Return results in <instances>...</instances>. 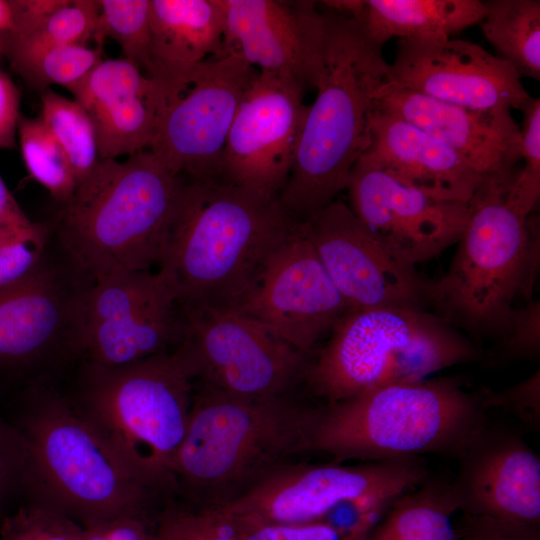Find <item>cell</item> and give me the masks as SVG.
Masks as SVG:
<instances>
[{
  "label": "cell",
  "instance_id": "obj_1",
  "mask_svg": "<svg viewBox=\"0 0 540 540\" xmlns=\"http://www.w3.org/2000/svg\"><path fill=\"white\" fill-rule=\"evenodd\" d=\"M296 223L278 198L220 178L181 180L157 271L180 311L230 308Z\"/></svg>",
  "mask_w": 540,
  "mask_h": 540
},
{
  "label": "cell",
  "instance_id": "obj_2",
  "mask_svg": "<svg viewBox=\"0 0 540 540\" xmlns=\"http://www.w3.org/2000/svg\"><path fill=\"white\" fill-rule=\"evenodd\" d=\"M320 66L295 159L279 202L304 222L346 189L351 170L369 142L375 102L388 81L382 47L349 17L322 10Z\"/></svg>",
  "mask_w": 540,
  "mask_h": 540
},
{
  "label": "cell",
  "instance_id": "obj_3",
  "mask_svg": "<svg viewBox=\"0 0 540 540\" xmlns=\"http://www.w3.org/2000/svg\"><path fill=\"white\" fill-rule=\"evenodd\" d=\"M312 407L290 394L244 397L195 382L173 475L192 509H218L245 495L292 456L307 452Z\"/></svg>",
  "mask_w": 540,
  "mask_h": 540
},
{
  "label": "cell",
  "instance_id": "obj_4",
  "mask_svg": "<svg viewBox=\"0 0 540 540\" xmlns=\"http://www.w3.org/2000/svg\"><path fill=\"white\" fill-rule=\"evenodd\" d=\"M487 422L479 393L457 377L397 383L312 407L306 451L335 463L456 459Z\"/></svg>",
  "mask_w": 540,
  "mask_h": 540
},
{
  "label": "cell",
  "instance_id": "obj_5",
  "mask_svg": "<svg viewBox=\"0 0 540 540\" xmlns=\"http://www.w3.org/2000/svg\"><path fill=\"white\" fill-rule=\"evenodd\" d=\"M181 178L149 150L100 160L60 205L53 232L64 255L93 280L158 267Z\"/></svg>",
  "mask_w": 540,
  "mask_h": 540
},
{
  "label": "cell",
  "instance_id": "obj_6",
  "mask_svg": "<svg viewBox=\"0 0 540 540\" xmlns=\"http://www.w3.org/2000/svg\"><path fill=\"white\" fill-rule=\"evenodd\" d=\"M75 407L146 487L177 494L173 463L185 437L196 376L180 347L132 364L87 363Z\"/></svg>",
  "mask_w": 540,
  "mask_h": 540
},
{
  "label": "cell",
  "instance_id": "obj_7",
  "mask_svg": "<svg viewBox=\"0 0 540 540\" xmlns=\"http://www.w3.org/2000/svg\"><path fill=\"white\" fill-rule=\"evenodd\" d=\"M329 333L303 376L309 392L323 403L427 379L437 371L483 357L453 325L424 309L347 310Z\"/></svg>",
  "mask_w": 540,
  "mask_h": 540
},
{
  "label": "cell",
  "instance_id": "obj_8",
  "mask_svg": "<svg viewBox=\"0 0 540 540\" xmlns=\"http://www.w3.org/2000/svg\"><path fill=\"white\" fill-rule=\"evenodd\" d=\"M17 429L25 451L22 483L36 502L83 528L121 516L148 518L158 494L137 480L75 406L39 396Z\"/></svg>",
  "mask_w": 540,
  "mask_h": 540
},
{
  "label": "cell",
  "instance_id": "obj_9",
  "mask_svg": "<svg viewBox=\"0 0 540 540\" xmlns=\"http://www.w3.org/2000/svg\"><path fill=\"white\" fill-rule=\"evenodd\" d=\"M510 182L489 184L476 196L447 273L427 282V300L440 317L473 333L502 336L514 301L530 300L535 283L539 228L532 214L507 203Z\"/></svg>",
  "mask_w": 540,
  "mask_h": 540
},
{
  "label": "cell",
  "instance_id": "obj_10",
  "mask_svg": "<svg viewBox=\"0 0 540 540\" xmlns=\"http://www.w3.org/2000/svg\"><path fill=\"white\" fill-rule=\"evenodd\" d=\"M258 72L230 51L152 78L158 88V111L148 149L175 176L218 177L232 122Z\"/></svg>",
  "mask_w": 540,
  "mask_h": 540
},
{
  "label": "cell",
  "instance_id": "obj_11",
  "mask_svg": "<svg viewBox=\"0 0 540 540\" xmlns=\"http://www.w3.org/2000/svg\"><path fill=\"white\" fill-rule=\"evenodd\" d=\"M429 476L423 457L355 465L289 462L217 510L237 523H310L324 520L344 503L367 498L396 499Z\"/></svg>",
  "mask_w": 540,
  "mask_h": 540
},
{
  "label": "cell",
  "instance_id": "obj_12",
  "mask_svg": "<svg viewBox=\"0 0 540 540\" xmlns=\"http://www.w3.org/2000/svg\"><path fill=\"white\" fill-rule=\"evenodd\" d=\"M178 346L196 380L229 394L273 397L303 379L308 355L265 324L229 307L180 311Z\"/></svg>",
  "mask_w": 540,
  "mask_h": 540
},
{
  "label": "cell",
  "instance_id": "obj_13",
  "mask_svg": "<svg viewBox=\"0 0 540 540\" xmlns=\"http://www.w3.org/2000/svg\"><path fill=\"white\" fill-rule=\"evenodd\" d=\"M181 314L159 271L113 273L88 292L80 354L87 363L119 367L176 348Z\"/></svg>",
  "mask_w": 540,
  "mask_h": 540
},
{
  "label": "cell",
  "instance_id": "obj_14",
  "mask_svg": "<svg viewBox=\"0 0 540 540\" xmlns=\"http://www.w3.org/2000/svg\"><path fill=\"white\" fill-rule=\"evenodd\" d=\"M304 88L289 76L258 72L232 122L217 178L265 199L279 197L308 109Z\"/></svg>",
  "mask_w": 540,
  "mask_h": 540
},
{
  "label": "cell",
  "instance_id": "obj_15",
  "mask_svg": "<svg viewBox=\"0 0 540 540\" xmlns=\"http://www.w3.org/2000/svg\"><path fill=\"white\" fill-rule=\"evenodd\" d=\"M230 308L270 327L308 356L348 310L302 222L272 250Z\"/></svg>",
  "mask_w": 540,
  "mask_h": 540
},
{
  "label": "cell",
  "instance_id": "obj_16",
  "mask_svg": "<svg viewBox=\"0 0 540 540\" xmlns=\"http://www.w3.org/2000/svg\"><path fill=\"white\" fill-rule=\"evenodd\" d=\"M302 224L348 310L424 309L428 281L388 250L347 203L335 199Z\"/></svg>",
  "mask_w": 540,
  "mask_h": 540
},
{
  "label": "cell",
  "instance_id": "obj_17",
  "mask_svg": "<svg viewBox=\"0 0 540 540\" xmlns=\"http://www.w3.org/2000/svg\"><path fill=\"white\" fill-rule=\"evenodd\" d=\"M508 61L461 39H401L388 82L436 100L483 112L522 110L532 96Z\"/></svg>",
  "mask_w": 540,
  "mask_h": 540
},
{
  "label": "cell",
  "instance_id": "obj_18",
  "mask_svg": "<svg viewBox=\"0 0 540 540\" xmlns=\"http://www.w3.org/2000/svg\"><path fill=\"white\" fill-rule=\"evenodd\" d=\"M346 189L354 214L414 267L456 244L470 216V205L434 197L360 159Z\"/></svg>",
  "mask_w": 540,
  "mask_h": 540
},
{
  "label": "cell",
  "instance_id": "obj_19",
  "mask_svg": "<svg viewBox=\"0 0 540 540\" xmlns=\"http://www.w3.org/2000/svg\"><path fill=\"white\" fill-rule=\"evenodd\" d=\"M93 279L48 261L0 295V367L37 361L56 349L80 354L85 307Z\"/></svg>",
  "mask_w": 540,
  "mask_h": 540
},
{
  "label": "cell",
  "instance_id": "obj_20",
  "mask_svg": "<svg viewBox=\"0 0 540 540\" xmlns=\"http://www.w3.org/2000/svg\"><path fill=\"white\" fill-rule=\"evenodd\" d=\"M456 459L458 511L540 524V457L520 434L487 422Z\"/></svg>",
  "mask_w": 540,
  "mask_h": 540
},
{
  "label": "cell",
  "instance_id": "obj_21",
  "mask_svg": "<svg viewBox=\"0 0 540 540\" xmlns=\"http://www.w3.org/2000/svg\"><path fill=\"white\" fill-rule=\"evenodd\" d=\"M225 41L259 71L314 87L320 66L323 14L313 1L219 0Z\"/></svg>",
  "mask_w": 540,
  "mask_h": 540
},
{
  "label": "cell",
  "instance_id": "obj_22",
  "mask_svg": "<svg viewBox=\"0 0 540 540\" xmlns=\"http://www.w3.org/2000/svg\"><path fill=\"white\" fill-rule=\"evenodd\" d=\"M375 109L444 143L490 181L509 182L517 172L520 130L511 112L467 109L388 81L379 91Z\"/></svg>",
  "mask_w": 540,
  "mask_h": 540
},
{
  "label": "cell",
  "instance_id": "obj_23",
  "mask_svg": "<svg viewBox=\"0 0 540 540\" xmlns=\"http://www.w3.org/2000/svg\"><path fill=\"white\" fill-rule=\"evenodd\" d=\"M359 159L434 197L467 205L487 185L502 183L486 179L436 138L375 108Z\"/></svg>",
  "mask_w": 540,
  "mask_h": 540
},
{
  "label": "cell",
  "instance_id": "obj_24",
  "mask_svg": "<svg viewBox=\"0 0 540 540\" xmlns=\"http://www.w3.org/2000/svg\"><path fill=\"white\" fill-rule=\"evenodd\" d=\"M69 91L93 123L100 160L149 148L158 88L137 64L125 58L102 60Z\"/></svg>",
  "mask_w": 540,
  "mask_h": 540
},
{
  "label": "cell",
  "instance_id": "obj_25",
  "mask_svg": "<svg viewBox=\"0 0 540 540\" xmlns=\"http://www.w3.org/2000/svg\"><path fill=\"white\" fill-rule=\"evenodd\" d=\"M326 9L351 18L378 46L392 38H450L480 23L479 0H331Z\"/></svg>",
  "mask_w": 540,
  "mask_h": 540
},
{
  "label": "cell",
  "instance_id": "obj_26",
  "mask_svg": "<svg viewBox=\"0 0 540 540\" xmlns=\"http://www.w3.org/2000/svg\"><path fill=\"white\" fill-rule=\"evenodd\" d=\"M230 51L219 0H150L151 68L147 76L182 71Z\"/></svg>",
  "mask_w": 540,
  "mask_h": 540
},
{
  "label": "cell",
  "instance_id": "obj_27",
  "mask_svg": "<svg viewBox=\"0 0 540 540\" xmlns=\"http://www.w3.org/2000/svg\"><path fill=\"white\" fill-rule=\"evenodd\" d=\"M449 481L430 475L397 497L363 540H458Z\"/></svg>",
  "mask_w": 540,
  "mask_h": 540
},
{
  "label": "cell",
  "instance_id": "obj_28",
  "mask_svg": "<svg viewBox=\"0 0 540 540\" xmlns=\"http://www.w3.org/2000/svg\"><path fill=\"white\" fill-rule=\"evenodd\" d=\"M480 26L500 58L521 76L540 80V1H483Z\"/></svg>",
  "mask_w": 540,
  "mask_h": 540
},
{
  "label": "cell",
  "instance_id": "obj_29",
  "mask_svg": "<svg viewBox=\"0 0 540 540\" xmlns=\"http://www.w3.org/2000/svg\"><path fill=\"white\" fill-rule=\"evenodd\" d=\"M5 46L12 68L27 84L43 92L51 84L70 90L103 59L102 47L56 45L40 48Z\"/></svg>",
  "mask_w": 540,
  "mask_h": 540
},
{
  "label": "cell",
  "instance_id": "obj_30",
  "mask_svg": "<svg viewBox=\"0 0 540 540\" xmlns=\"http://www.w3.org/2000/svg\"><path fill=\"white\" fill-rule=\"evenodd\" d=\"M40 119L64 151L78 186L100 161L90 117L77 101L47 89L41 92Z\"/></svg>",
  "mask_w": 540,
  "mask_h": 540
},
{
  "label": "cell",
  "instance_id": "obj_31",
  "mask_svg": "<svg viewBox=\"0 0 540 540\" xmlns=\"http://www.w3.org/2000/svg\"><path fill=\"white\" fill-rule=\"evenodd\" d=\"M17 132L30 176L61 205L77 188L70 163L40 118L19 117Z\"/></svg>",
  "mask_w": 540,
  "mask_h": 540
},
{
  "label": "cell",
  "instance_id": "obj_32",
  "mask_svg": "<svg viewBox=\"0 0 540 540\" xmlns=\"http://www.w3.org/2000/svg\"><path fill=\"white\" fill-rule=\"evenodd\" d=\"M99 15L94 34L97 46L115 40L123 58L137 64L147 75L151 68L150 0H98Z\"/></svg>",
  "mask_w": 540,
  "mask_h": 540
},
{
  "label": "cell",
  "instance_id": "obj_33",
  "mask_svg": "<svg viewBox=\"0 0 540 540\" xmlns=\"http://www.w3.org/2000/svg\"><path fill=\"white\" fill-rule=\"evenodd\" d=\"M521 112L519 152L522 166L509 183L505 198L516 212L529 217L540 197V99L531 97Z\"/></svg>",
  "mask_w": 540,
  "mask_h": 540
},
{
  "label": "cell",
  "instance_id": "obj_34",
  "mask_svg": "<svg viewBox=\"0 0 540 540\" xmlns=\"http://www.w3.org/2000/svg\"><path fill=\"white\" fill-rule=\"evenodd\" d=\"M98 15V0H68L35 32L25 36L3 33V43L22 48L86 45L94 39Z\"/></svg>",
  "mask_w": 540,
  "mask_h": 540
},
{
  "label": "cell",
  "instance_id": "obj_35",
  "mask_svg": "<svg viewBox=\"0 0 540 540\" xmlns=\"http://www.w3.org/2000/svg\"><path fill=\"white\" fill-rule=\"evenodd\" d=\"M48 231L0 227V295L30 278L43 262Z\"/></svg>",
  "mask_w": 540,
  "mask_h": 540
},
{
  "label": "cell",
  "instance_id": "obj_36",
  "mask_svg": "<svg viewBox=\"0 0 540 540\" xmlns=\"http://www.w3.org/2000/svg\"><path fill=\"white\" fill-rule=\"evenodd\" d=\"M82 532L62 512L35 501L3 519L0 540H80Z\"/></svg>",
  "mask_w": 540,
  "mask_h": 540
},
{
  "label": "cell",
  "instance_id": "obj_37",
  "mask_svg": "<svg viewBox=\"0 0 540 540\" xmlns=\"http://www.w3.org/2000/svg\"><path fill=\"white\" fill-rule=\"evenodd\" d=\"M483 406L501 408L515 415L526 426L539 430L540 426V373L534 372L520 383L502 391L483 389L478 392Z\"/></svg>",
  "mask_w": 540,
  "mask_h": 540
},
{
  "label": "cell",
  "instance_id": "obj_38",
  "mask_svg": "<svg viewBox=\"0 0 540 540\" xmlns=\"http://www.w3.org/2000/svg\"><path fill=\"white\" fill-rule=\"evenodd\" d=\"M498 347L502 360L535 359L540 352V302L528 300L514 309L507 331Z\"/></svg>",
  "mask_w": 540,
  "mask_h": 540
},
{
  "label": "cell",
  "instance_id": "obj_39",
  "mask_svg": "<svg viewBox=\"0 0 540 540\" xmlns=\"http://www.w3.org/2000/svg\"><path fill=\"white\" fill-rule=\"evenodd\" d=\"M232 522L236 526L241 540H363L365 536L344 533L326 521L302 524Z\"/></svg>",
  "mask_w": 540,
  "mask_h": 540
},
{
  "label": "cell",
  "instance_id": "obj_40",
  "mask_svg": "<svg viewBox=\"0 0 540 540\" xmlns=\"http://www.w3.org/2000/svg\"><path fill=\"white\" fill-rule=\"evenodd\" d=\"M458 540H540V524L465 514L456 524Z\"/></svg>",
  "mask_w": 540,
  "mask_h": 540
},
{
  "label": "cell",
  "instance_id": "obj_41",
  "mask_svg": "<svg viewBox=\"0 0 540 540\" xmlns=\"http://www.w3.org/2000/svg\"><path fill=\"white\" fill-rule=\"evenodd\" d=\"M80 540H157V534L149 518L121 515L84 527Z\"/></svg>",
  "mask_w": 540,
  "mask_h": 540
},
{
  "label": "cell",
  "instance_id": "obj_42",
  "mask_svg": "<svg viewBox=\"0 0 540 540\" xmlns=\"http://www.w3.org/2000/svg\"><path fill=\"white\" fill-rule=\"evenodd\" d=\"M177 509L194 540H241L234 523L217 509Z\"/></svg>",
  "mask_w": 540,
  "mask_h": 540
},
{
  "label": "cell",
  "instance_id": "obj_43",
  "mask_svg": "<svg viewBox=\"0 0 540 540\" xmlns=\"http://www.w3.org/2000/svg\"><path fill=\"white\" fill-rule=\"evenodd\" d=\"M25 451L17 429L0 419V509L12 488L22 482Z\"/></svg>",
  "mask_w": 540,
  "mask_h": 540
},
{
  "label": "cell",
  "instance_id": "obj_44",
  "mask_svg": "<svg viewBox=\"0 0 540 540\" xmlns=\"http://www.w3.org/2000/svg\"><path fill=\"white\" fill-rule=\"evenodd\" d=\"M8 2L13 28L6 34L25 36L38 30L68 0H11Z\"/></svg>",
  "mask_w": 540,
  "mask_h": 540
},
{
  "label": "cell",
  "instance_id": "obj_45",
  "mask_svg": "<svg viewBox=\"0 0 540 540\" xmlns=\"http://www.w3.org/2000/svg\"><path fill=\"white\" fill-rule=\"evenodd\" d=\"M19 93L10 77L0 71V149H14L19 121Z\"/></svg>",
  "mask_w": 540,
  "mask_h": 540
},
{
  "label": "cell",
  "instance_id": "obj_46",
  "mask_svg": "<svg viewBox=\"0 0 540 540\" xmlns=\"http://www.w3.org/2000/svg\"><path fill=\"white\" fill-rule=\"evenodd\" d=\"M0 227L37 230L42 226L32 222L21 209L0 176Z\"/></svg>",
  "mask_w": 540,
  "mask_h": 540
},
{
  "label": "cell",
  "instance_id": "obj_47",
  "mask_svg": "<svg viewBox=\"0 0 540 540\" xmlns=\"http://www.w3.org/2000/svg\"><path fill=\"white\" fill-rule=\"evenodd\" d=\"M156 534L157 540H194L174 506L167 507L160 514Z\"/></svg>",
  "mask_w": 540,
  "mask_h": 540
},
{
  "label": "cell",
  "instance_id": "obj_48",
  "mask_svg": "<svg viewBox=\"0 0 540 540\" xmlns=\"http://www.w3.org/2000/svg\"><path fill=\"white\" fill-rule=\"evenodd\" d=\"M12 28L13 24L9 2L0 0V33H8Z\"/></svg>",
  "mask_w": 540,
  "mask_h": 540
}]
</instances>
